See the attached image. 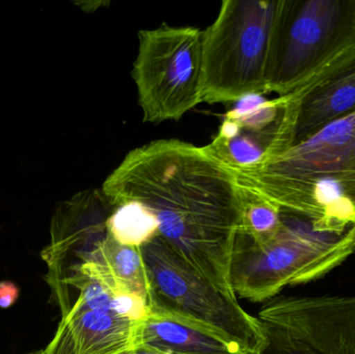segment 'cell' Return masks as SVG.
I'll list each match as a JSON object with an SVG mask.
<instances>
[{"mask_svg":"<svg viewBox=\"0 0 355 354\" xmlns=\"http://www.w3.org/2000/svg\"><path fill=\"white\" fill-rule=\"evenodd\" d=\"M355 45V0H277L269 39L266 94L291 93Z\"/></svg>","mask_w":355,"mask_h":354,"instance_id":"6","label":"cell"},{"mask_svg":"<svg viewBox=\"0 0 355 354\" xmlns=\"http://www.w3.org/2000/svg\"><path fill=\"white\" fill-rule=\"evenodd\" d=\"M139 249L149 278L148 314L206 333L241 354L262 351V321L237 297L218 290L159 236Z\"/></svg>","mask_w":355,"mask_h":354,"instance_id":"4","label":"cell"},{"mask_svg":"<svg viewBox=\"0 0 355 354\" xmlns=\"http://www.w3.org/2000/svg\"><path fill=\"white\" fill-rule=\"evenodd\" d=\"M141 321L108 311H87L60 318L41 354H122L137 346Z\"/></svg>","mask_w":355,"mask_h":354,"instance_id":"11","label":"cell"},{"mask_svg":"<svg viewBox=\"0 0 355 354\" xmlns=\"http://www.w3.org/2000/svg\"><path fill=\"white\" fill-rule=\"evenodd\" d=\"M20 289L10 281L0 282V309H10L18 301Z\"/></svg>","mask_w":355,"mask_h":354,"instance_id":"15","label":"cell"},{"mask_svg":"<svg viewBox=\"0 0 355 354\" xmlns=\"http://www.w3.org/2000/svg\"><path fill=\"white\" fill-rule=\"evenodd\" d=\"M258 317L277 322L320 354H355V294L277 297Z\"/></svg>","mask_w":355,"mask_h":354,"instance_id":"9","label":"cell"},{"mask_svg":"<svg viewBox=\"0 0 355 354\" xmlns=\"http://www.w3.org/2000/svg\"><path fill=\"white\" fill-rule=\"evenodd\" d=\"M202 33L166 23L139 31L132 78L144 122L179 121L202 103Z\"/></svg>","mask_w":355,"mask_h":354,"instance_id":"7","label":"cell"},{"mask_svg":"<svg viewBox=\"0 0 355 354\" xmlns=\"http://www.w3.org/2000/svg\"><path fill=\"white\" fill-rule=\"evenodd\" d=\"M279 99L252 95L236 102L223 116L208 148L231 170L258 163L272 143L281 116Z\"/></svg>","mask_w":355,"mask_h":354,"instance_id":"10","label":"cell"},{"mask_svg":"<svg viewBox=\"0 0 355 354\" xmlns=\"http://www.w3.org/2000/svg\"><path fill=\"white\" fill-rule=\"evenodd\" d=\"M281 228L268 240L236 236L230 281L237 299L266 303L289 286L314 282L355 253V226L342 234L317 232L306 220L282 213Z\"/></svg>","mask_w":355,"mask_h":354,"instance_id":"3","label":"cell"},{"mask_svg":"<svg viewBox=\"0 0 355 354\" xmlns=\"http://www.w3.org/2000/svg\"><path fill=\"white\" fill-rule=\"evenodd\" d=\"M114 204L139 203L157 220L158 236L218 290L230 281L246 199L233 170L208 145L158 139L133 149L102 185Z\"/></svg>","mask_w":355,"mask_h":354,"instance_id":"1","label":"cell"},{"mask_svg":"<svg viewBox=\"0 0 355 354\" xmlns=\"http://www.w3.org/2000/svg\"><path fill=\"white\" fill-rule=\"evenodd\" d=\"M277 0H225L202 33V100L236 103L266 94L269 39Z\"/></svg>","mask_w":355,"mask_h":354,"instance_id":"5","label":"cell"},{"mask_svg":"<svg viewBox=\"0 0 355 354\" xmlns=\"http://www.w3.org/2000/svg\"><path fill=\"white\" fill-rule=\"evenodd\" d=\"M277 99L282 107L279 126L261 160L355 112V45L317 69L291 93Z\"/></svg>","mask_w":355,"mask_h":354,"instance_id":"8","label":"cell"},{"mask_svg":"<svg viewBox=\"0 0 355 354\" xmlns=\"http://www.w3.org/2000/svg\"><path fill=\"white\" fill-rule=\"evenodd\" d=\"M248 197L342 234L355 226V112L258 163L234 170Z\"/></svg>","mask_w":355,"mask_h":354,"instance_id":"2","label":"cell"},{"mask_svg":"<svg viewBox=\"0 0 355 354\" xmlns=\"http://www.w3.org/2000/svg\"><path fill=\"white\" fill-rule=\"evenodd\" d=\"M245 199L241 232L245 233L250 238L258 242L268 240L275 236L281 228L283 222L281 212L277 208L246 195Z\"/></svg>","mask_w":355,"mask_h":354,"instance_id":"14","label":"cell"},{"mask_svg":"<svg viewBox=\"0 0 355 354\" xmlns=\"http://www.w3.org/2000/svg\"><path fill=\"white\" fill-rule=\"evenodd\" d=\"M139 346L175 354H241L206 333L153 314L139 324L135 348Z\"/></svg>","mask_w":355,"mask_h":354,"instance_id":"12","label":"cell"},{"mask_svg":"<svg viewBox=\"0 0 355 354\" xmlns=\"http://www.w3.org/2000/svg\"><path fill=\"white\" fill-rule=\"evenodd\" d=\"M107 226L110 235L121 245L139 249L158 236L157 220L153 214L133 202L116 205Z\"/></svg>","mask_w":355,"mask_h":354,"instance_id":"13","label":"cell"},{"mask_svg":"<svg viewBox=\"0 0 355 354\" xmlns=\"http://www.w3.org/2000/svg\"><path fill=\"white\" fill-rule=\"evenodd\" d=\"M122 354H175L168 353V351H158V349L151 348V347L139 346L132 351H126Z\"/></svg>","mask_w":355,"mask_h":354,"instance_id":"16","label":"cell"}]
</instances>
